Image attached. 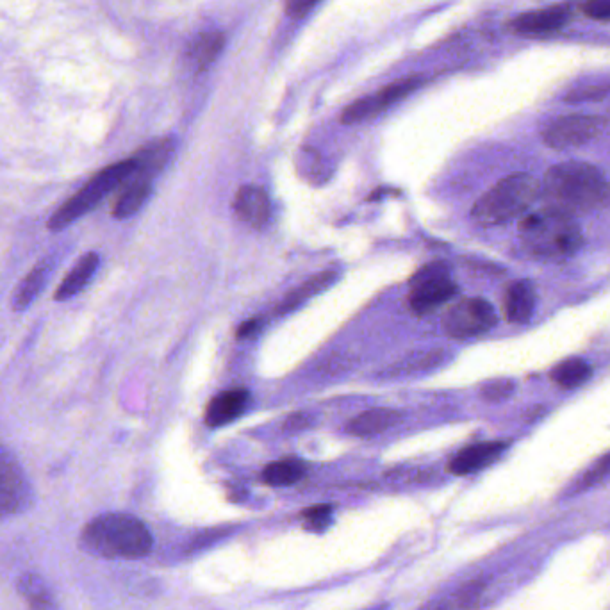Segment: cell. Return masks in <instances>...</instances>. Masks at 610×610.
<instances>
[{"label": "cell", "mask_w": 610, "mask_h": 610, "mask_svg": "<svg viewBox=\"0 0 610 610\" xmlns=\"http://www.w3.org/2000/svg\"><path fill=\"white\" fill-rule=\"evenodd\" d=\"M33 503V487L17 455L0 446V520L27 511Z\"/></svg>", "instance_id": "7"}, {"label": "cell", "mask_w": 610, "mask_h": 610, "mask_svg": "<svg viewBox=\"0 0 610 610\" xmlns=\"http://www.w3.org/2000/svg\"><path fill=\"white\" fill-rule=\"evenodd\" d=\"M334 281H336V273L334 272L314 275L313 279H309V281L302 284L300 288L291 291L288 297L282 300V304L279 305L277 311H279V314H286L289 313V311H293V309H297L298 305H302L305 300H309V298L314 297V295L322 293L323 289L329 288L330 284Z\"/></svg>", "instance_id": "20"}, {"label": "cell", "mask_w": 610, "mask_h": 610, "mask_svg": "<svg viewBox=\"0 0 610 610\" xmlns=\"http://www.w3.org/2000/svg\"><path fill=\"white\" fill-rule=\"evenodd\" d=\"M571 18V9L568 6H550V8L536 9L527 11L511 22V29L514 33L527 34H548L555 33L568 24Z\"/></svg>", "instance_id": "10"}, {"label": "cell", "mask_w": 610, "mask_h": 610, "mask_svg": "<svg viewBox=\"0 0 610 610\" xmlns=\"http://www.w3.org/2000/svg\"><path fill=\"white\" fill-rule=\"evenodd\" d=\"M150 193H152V179L134 170V174L125 182L124 191L116 198L113 216L116 220H125L129 216L136 215L149 200Z\"/></svg>", "instance_id": "15"}, {"label": "cell", "mask_w": 610, "mask_h": 610, "mask_svg": "<svg viewBox=\"0 0 610 610\" xmlns=\"http://www.w3.org/2000/svg\"><path fill=\"white\" fill-rule=\"evenodd\" d=\"M99 266V254H97V252H88L86 256L81 257V259L77 261V264L72 268V272L68 273L65 279H63V282L59 284L58 291H56L54 298H56L58 302H66V300L74 298L75 295H79V293L90 284L93 275L99 270Z\"/></svg>", "instance_id": "16"}, {"label": "cell", "mask_w": 610, "mask_h": 610, "mask_svg": "<svg viewBox=\"0 0 610 610\" xmlns=\"http://www.w3.org/2000/svg\"><path fill=\"white\" fill-rule=\"evenodd\" d=\"M234 211L240 220L256 229H261L270 220L272 206H270V198L261 188L243 186L234 200Z\"/></svg>", "instance_id": "11"}, {"label": "cell", "mask_w": 610, "mask_h": 610, "mask_svg": "<svg viewBox=\"0 0 610 610\" xmlns=\"http://www.w3.org/2000/svg\"><path fill=\"white\" fill-rule=\"evenodd\" d=\"M603 131H605V120L602 116H562L546 127L543 140L552 149H575L596 140L598 136H602Z\"/></svg>", "instance_id": "8"}, {"label": "cell", "mask_w": 610, "mask_h": 610, "mask_svg": "<svg viewBox=\"0 0 610 610\" xmlns=\"http://www.w3.org/2000/svg\"><path fill=\"white\" fill-rule=\"evenodd\" d=\"M582 9L594 20H610V0H584Z\"/></svg>", "instance_id": "28"}, {"label": "cell", "mask_w": 610, "mask_h": 610, "mask_svg": "<svg viewBox=\"0 0 610 610\" xmlns=\"http://www.w3.org/2000/svg\"><path fill=\"white\" fill-rule=\"evenodd\" d=\"M421 81L418 77H411V79H404V81H398V83L389 84L388 88L379 91L377 95H373V99L377 102V108L380 113L384 109L389 108L396 104L398 100L405 99L407 95H411L416 88H420Z\"/></svg>", "instance_id": "24"}, {"label": "cell", "mask_w": 610, "mask_h": 610, "mask_svg": "<svg viewBox=\"0 0 610 610\" xmlns=\"http://www.w3.org/2000/svg\"><path fill=\"white\" fill-rule=\"evenodd\" d=\"M496 318L493 305L484 298H466L454 305L445 318V330L454 338H473L495 327Z\"/></svg>", "instance_id": "9"}, {"label": "cell", "mask_w": 610, "mask_h": 610, "mask_svg": "<svg viewBox=\"0 0 610 610\" xmlns=\"http://www.w3.org/2000/svg\"><path fill=\"white\" fill-rule=\"evenodd\" d=\"M398 420V413L391 409H371L366 413L359 414L352 423H350V432L354 436H375L384 430H388L391 425H395Z\"/></svg>", "instance_id": "19"}, {"label": "cell", "mask_w": 610, "mask_h": 610, "mask_svg": "<svg viewBox=\"0 0 610 610\" xmlns=\"http://www.w3.org/2000/svg\"><path fill=\"white\" fill-rule=\"evenodd\" d=\"M457 286L450 279V270L445 263H430L423 266L411 279L409 305L416 314H427L455 297Z\"/></svg>", "instance_id": "6"}, {"label": "cell", "mask_w": 610, "mask_h": 610, "mask_svg": "<svg viewBox=\"0 0 610 610\" xmlns=\"http://www.w3.org/2000/svg\"><path fill=\"white\" fill-rule=\"evenodd\" d=\"M316 4V0H288L289 13L300 15Z\"/></svg>", "instance_id": "29"}, {"label": "cell", "mask_w": 610, "mask_h": 610, "mask_svg": "<svg viewBox=\"0 0 610 610\" xmlns=\"http://www.w3.org/2000/svg\"><path fill=\"white\" fill-rule=\"evenodd\" d=\"M56 263L54 259H43L34 266L31 272L25 275L24 281L20 282L17 293L13 297V309L15 311H25L29 305L33 304L36 297L42 293V289L47 286L50 273L54 272Z\"/></svg>", "instance_id": "17"}, {"label": "cell", "mask_w": 610, "mask_h": 610, "mask_svg": "<svg viewBox=\"0 0 610 610\" xmlns=\"http://www.w3.org/2000/svg\"><path fill=\"white\" fill-rule=\"evenodd\" d=\"M248 400H250V395H248L247 389H229L222 395L216 396L207 407V425L222 427V425H227L236 418H240L243 411L247 409Z\"/></svg>", "instance_id": "14"}, {"label": "cell", "mask_w": 610, "mask_h": 610, "mask_svg": "<svg viewBox=\"0 0 610 610\" xmlns=\"http://www.w3.org/2000/svg\"><path fill=\"white\" fill-rule=\"evenodd\" d=\"M512 391H514L512 380H493V382H487L486 386L482 388V396L486 398L487 402H502L512 395Z\"/></svg>", "instance_id": "26"}, {"label": "cell", "mask_w": 610, "mask_h": 610, "mask_svg": "<svg viewBox=\"0 0 610 610\" xmlns=\"http://www.w3.org/2000/svg\"><path fill=\"white\" fill-rule=\"evenodd\" d=\"M330 511H332L330 505H316L304 511V518L309 521V527L322 530L330 523Z\"/></svg>", "instance_id": "27"}, {"label": "cell", "mask_w": 610, "mask_h": 610, "mask_svg": "<svg viewBox=\"0 0 610 610\" xmlns=\"http://www.w3.org/2000/svg\"><path fill=\"white\" fill-rule=\"evenodd\" d=\"M607 477H610V454L602 457L600 461L594 462L593 466L584 473V477L580 479V489L594 486V484L602 482V480L607 479Z\"/></svg>", "instance_id": "25"}, {"label": "cell", "mask_w": 610, "mask_h": 610, "mask_svg": "<svg viewBox=\"0 0 610 610\" xmlns=\"http://www.w3.org/2000/svg\"><path fill=\"white\" fill-rule=\"evenodd\" d=\"M152 534L143 521L124 512L100 514L83 528L81 550L100 559H141L152 550Z\"/></svg>", "instance_id": "2"}, {"label": "cell", "mask_w": 610, "mask_h": 610, "mask_svg": "<svg viewBox=\"0 0 610 610\" xmlns=\"http://www.w3.org/2000/svg\"><path fill=\"white\" fill-rule=\"evenodd\" d=\"M507 448L505 443H480V445L468 446L462 452L455 455L450 462V471L455 475H470L475 471L486 468L503 454Z\"/></svg>", "instance_id": "13"}, {"label": "cell", "mask_w": 610, "mask_h": 610, "mask_svg": "<svg viewBox=\"0 0 610 610\" xmlns=\"http://www.w3.org/2000/svg\"><path fill=\"white\" fill-rule=\"evenodd\" d=\"M256 329V320H248V322L243 323L240 329H238V338H247V336H250V334H254V330Z\"/></svg>", "instance_id": "30"}, {"label": "cell", "mask_w": 610, "mask_h": 610, "mask_svg": "<svg viewBox=\"0 0 610 610\" xmlns=\"http://www.w3.org/2000/svg\"><path fill=\"white\" fill-rule=\"evenodd\" d=\"M609 186L596 166L580 161L555 165L546 172L541 184L545 209L562 215H580L598 206Z\"/></svg>", "instance_id": "1"}, {"label": "cell", "mask_w": 610, "mask_h": 610, "mask_svg": "<svg viewBox=\"0 0 610 610\" xmlns=\"http://www.w3.org/2000/svg\"><path fill=\"white\" fill-rule=\"evenodd\" d=\"M520 238L528 254L543 261H564L584 245V234L573 216L545 209L520 222Z\"/></svg>", "instance_id": "3"}, {"label": "cell", "mask_w": 610, "mask_h": 610, "mask_svg": "<svg viewBox=\"0 0 610 610\" xmlns=\"http://www.w3.org/2000/svg\"><path fill=\"white\" fill-rule=\"evenodd\" d=\"M539 195L541 184L532 175H509L477 200L471 215L480 225H500L527 213Z\"/></svg>", "instance_id": "4"}, {"label": "cell", "mask_w": 610, "mask_h": 610, "mask_svg": "<svg viewBox=\"0 0 610 610\" xmlns=\"http://www.w3.org/2000/svg\"><path fill=\"white\" fill-rule=\"evenodd\" d=\"M134 170H136V161H134V157H131V159L115 163V165L100 170L99 174L93 175L90 181L75 193L74 197L68 198L65 204L50 216V231H63L72 223L77 222L81 216L88 215L91 209L99 206L111 191L124 186L127 179L134 174Z\"/></svg>", "instance_id": "5"}, {"label": "cell", "mask_w": 610, "mask_h": 610, "mask_svg": "<svg viewBox=\"0 0 610 610\" xmlns=\"http://www.w3.org/2000/svg\"><path fill=\"white\" fill-rule=\"evenodd\" d=\"M536 309V289L528 281L512 282L503 295V314L511 323H527Z\"/></svg>", "instance_id": "12"}, {"label": "cell", "mask_w": 610, "mask_h": 610, "mask_svg": "<svg viewBox=\"0 0 610 610\" xmlns=\"http://www.w3.org/2000/svg\"><path fill=\"white\" fill-rule=\"evenodd\" d=\"M223 45H225V36L218 31L200 34L191 45V61L197 65L198 70H206L220 56Z\"/></svg>", "instance_id": "22"}, {"label": "cell", "mask_w": 610, "mask_h": 610, "mask_svg": "<svg viewBox=\"0 0 610 610\" xmlns=\"http://www.w3.org/2000/svg\"><path fill=\"white\" fill-rule=\"evenodd\" d=\"M304 462L298 459H284V461L272 462L266 466L263 479L266 484L275 487H286L297 484L304 477Z\"/></svg>", "instance_id": "23"}, {"label": "cell", "mask_w": 610, "mask_h": 610, "mask_svg": "<svg viewBox=\"0 0 610 610\" xmlns=\"http://www.w3.org/2000/svg\"><path fill=\"white\" fill-rule=\"evenodd\" d=\"M18 593L29 605V610H59L49 586L36 573H25L18 578Z\"/></svg>", "instance_id": "18"}, {"label": "cell", "mask_w": 610, "mask_h": 610, "mask_svg": "<svg viewBox=\"0 0 610 610\" xmlns=\"http://www.w3.org/2000/svg\"><path fill=\"white\" fill-rule=\"evenodd\" d=\"M591 366L578 357H571L562 361L555 370L552 371V380L562 389H577L586 384L591 377Z\"/></svg>", "instance_id": "21"}]
</instances>
